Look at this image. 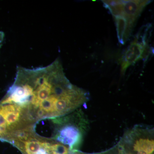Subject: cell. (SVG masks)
Returning <instances> with one entry per match:
<instances>
[{
  "instance_id": "7a4b0ae2",
  "label": "cell",
  "mask_w": 154,
  "mask_h": 154,
  "mask_svg": "<svg viewBox=\"0 0 154 154\" xmlns=\"http://www.w3.org/2000/svg\"><path fill=\"white\" fill-rule=\"evenodd\" d=\"M54 125L52 139L69 147L72 150H78L89 129V121L82 109L68 115L49 119Z\"/></svg>"
},
{
  "instance_id": "277c9868",
  "label": "cell",
  "mask_w": 154,
  "mask_h": 154,
  "mask_svg": "<svg viewBox=\"0 0 154 154\" xmlns=\"http://www.w3.org/2000/svg\"><path fill=\"white\" fill-rule=\"evenodd\" d=\"M151 2L141 0L122 1V16L126 19L129 25L133 28L143 10Z\"/></svg>"
},
{
  "instance_id": "52a82bcc",
  "label": "cell",
  "mask_w": 154,
  "mask_h": 154,
  "mask_svg": "<svg viewBox=\"0 0 154 154\" xmlns=\"http://www.w3.org/2000/svg\"><path fill=\"white\" fill-rule=\"evenodd\" d=\"M104 7L108 9L113 17L122 16V1H102Z\"/></svg>"
},
{
  "instance_id": "9c48e42d",
  "label": "cell",
  "mask_w": 154,
  "mask_h": 154,
  "mask_svg": "<svg viewBox=\"0 0 154 154\" xmlns=\"http://www.w3.org/2000/svg\"><path fill=\"white\" fill-rule=\"evenodd\" d=\"M5 37V33L2 31H0V48L2 47V45Z\"/></svg>"
},
{
  "instance_id": "6da1fadb",
  "label": "cell",
  "mask_w": 154,
  "mask_h": 154,
  "mask_svg": "<svg viewBox=\"0 0 154 154\" xmlns=\"http://www.w3.org/2000/svg\"><path fill=\"white\" fill-rule=\"evenodd\" d=\"M21 109L23 124L33 127L43 119L72 113L88 102L89 93L70 83L60 60L46 66H17L14 84L4 97Z\"/></svg>"
},
{
  "instance_id": "8992f818",
  "label": "cell",
  "mask_w": 154,
  "mask_h": 154,
  "mask_svg": "<svg viewBox=\"0 0 154 154\" xmlns=\"http://www.w3.org/2000/svg\"><path fill=\"white\" fill-rule=\"evenodd\" d=\"M113 17L115 19L119 42L124 45L130 36L133 28L129 25L126 19L123 16Z\"/></svg>"
},
{
  "instance_id": "5b68a950",
  "label": "cell",
  "mask_w": 154,
  "mask_h": 154,
  "mask_svg": "<svg viewBox=\"0 0 154 154\" xmlns=\"http://www.w3.org/2000/svg\"><path fill=\"white\" fill-rule=\"evenodd\" d=\"M147 45V44H144L136 38L130 45L125 51L122 62L121 72L122 74L128 67L143 58V52Z\"/></svg>"
},
{
  "instance_id": "ba28073f",
  "label": "cell",
  "mask_w": 154,
  "mask_h": 154,
  "mask_svg": "<svg viewBox=\"0 0 154 154\" xmlns=\"http://www.w3.org/2000/svg\"><path fill=\"white\" fill-rule=\"evenodd\" d=\"M76 154H126L123 150L122 148L119 145L118 143L113 146V147L105 151L101 152L94 153H86L76 150L75 152Z\"/></svg>"
},
{
  "instance_id": "3957f363",
  "label": "cell",
  "mask_w": 154,
  "mask_h": 154,
  "mask_svg": "<svg viewBox=\"0 0 154 154\" xmlns=\"http://www.w3.org/2000/svg\"><path fill=\"white\" fill-rule=\"evenodd\" d=\"M118 143L126 154H154V128L134 125L125 132Z\"/></svg>"
}]
</instances>
